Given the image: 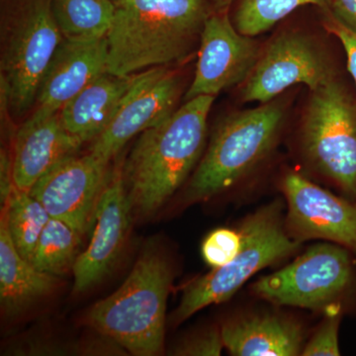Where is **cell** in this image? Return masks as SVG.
Segmentation results:
<instances>
[{
  "instance_id": "277c9868",
  "label": "cell",
  "mask_w": 356,
  "mask_h": 356,
  "mask_svg": "<svg viewBox=\"0 0 356 356\" xmlns=\"http://www.w3.org/2000/svg\"><path fill=\"white\" fill-rule=\"evenodd\" d=\"M286 120L282 99L234 112L220 121L185 192V202L208 200L242 181L273 153Z\"/></svg>"
},
{
  "instance_id": "f546056e",
  "label": "cell",
  "mask_w": 356,
  "mask_h": 356,
  "mask_svg": "<svg viewBox=\"0 0 356 356\" xmlns=\"http://www.w3.org/2000/svg\"><path fill=\"white\" fill-rule=\"evenodd\" d=\"M114 1H115V0H114Z\"/></svg>"
},
{
  "instance_id": "9c48e42d",
  "label": "cell",
  "mask_w": 356,
  "mask_h": 356,
  "mask_svg": "<svg viewBox=\"0 0 356 356\" xmlns=\"http://www.w3.org/2000/svg\"><path fill=\"white\" fill-rule=\"evenodd\" d=\"M339 76L329 51L305 32L276 35L266 47L254 69L242 83L243 102L264 104L277 98L295 84L311 90Z\"/></svg>"
},
{
  "instance_id": "4316f807",
  "label": "cell",
  "mask_w": 356,
  "mask_h": 356,
  "mask_svg": "<svg viewBox=\"0 0 356 356\" xmlns=\"http://www.w3.org/2000/svg\"><path fill=\"white\" fill-rule=\"evenodd\" d=\"M324 26L327 32L331 33L343 46L346 56V64L356 88V34L346 29L330 13H324Z\"/></svg>"
},
{
  "instance_id": "e0dca14e",
  "label": "cell",
  "mask_w": 356,
  "mask_h": 356,
  "mask_svg": "<svg viewBox=\"0 0 356 356\" xmlns=\"http://www.w3.org/2000/svg\"><path fill=\"white\" fill-rule=\"evenodd\" d=\"M222 343L232 355H301V325L275 313H254L229 321L221 329Z\"/></svg>"
},
{
  "instance_id": "8fae6325",
  "label": "cell",
  "mask_w": 356,
  "mask_h": 356,
  "mask_svg": "<svg viewBox=\"0 0 356 356\" xmlns=\"http://www.w3.org/2000/svg\"><path fill=\"white\" fill-rule=\"evenodd\" d=\"M280 187L286 201L285 225L295 241L323 240L356 257V200L336 195L296 172H287Z\"/></svg>"
},
{
  "instance_id": "5bb4252c",
  "label": "cell",
  "mask_w": 356,
  "mask_h": 356,
  "mask_svg": "<svg viewBox=\"0 0 356 356\" xmlns=\"http://www.w3.org/2000/svg\"><path fill=\"white\" fill-rule=\"evenodd\" d=\"M133 213L120 163L109 172L96 208L92 238L72 269L74 293L88 291L113 269L127 243Z\"/></svg>"
},
{
  "instance_id": "d4e9b609",
  "label": "cell",
  "mask_w": 356,
  "mask_h": 356,
  "mask_svg": "<svg viewBox=\"0 0 356 356\" xmlns=\"http://www.w3.org/2000/svg\"><path fill=\"white\" fill-rule=\"evenodd\" d=\"M343 314L339 311H331L325 314L324 321L310 341L304 346L301 355L304 356H339V332Z\"/></svg>"
},
{
  "instance_id": "7402d4cb",
  "label": "cell",
  "mask_w": 356,
  "mask_h": 356,
  "mask_svg": "<svg viewBox=\"0 0 356 356\" xmlns=\"http://www.w3.org/2000/svg\"><path fill=\"white\" fill-rule=\"evenodd\" d=\"M81 236L67 222L51 218L33 254L31 264L39 270L51 275H64L74 269Z\"/></svg>"
},
{
  "instance_id": "7a4b0ae2",
  "label": "cell",
  "mask_w": 356,
  "mask_h": 356,
  "mask_svg": "<svg viewBox=\"0 0 356 356\" xmlns=\"http://www.w3.org/2000/svg\"><path fill=\"white\" fill-rule=\"evenodd\" d=\"M213 11L209 0H115L107 72L133 76L184 60Z\"/></svg>"
},
{
  "instance_id": "4fadbf2b",
  "label": "cell",
  "mask_w": 356,
  "mask_h": 356,
  "mask_svg": "<svg viewBox=\"0 0 356 356\" xmlns=\"http://www.w3.org/2000/svg\"><path fill=\"white\" fill-rule=\"evenodd\" d=\"M198 50L195 76L185 100L216 96L242 84L257 64L262 47L254 37L236 29L228 11H213L204 24Z\"/></svg>"
},
{
  "instance_id": "6da1fadb",
  "label": "cell",
  "mask_w": 356,
  "mask_h": 356,
  "mask_svg": "<svg viewBox=\"0 0 356 356\" xmlns=\"http://www.w3.org/2000/svg\"><path fill=\"white\" fill-rule=\"evenodd\" d=\"M215 96L201 95L140 134L123 177L133 211L140 217L158 212L184 184L205 151L208 116Z\"/></svg>"
},
{
  "instance_id": "52a82bcc",
  "label": "cell",
  "mask_w": 356,
  "mask_h": 356,
  "mask_svg": "<svg viewBox=\"0 0 356 356\" xmlns=\"http://www.w3.org/2000/svg\"><path fill=\"white\" fill-rule=\"evenodd\" d=\"M238 229L242 250L229 264L212 268L185 286L173 323L180 324L206 307L227 301L255 273L290 257L301 245L288 233L280 201L255 211Z\"/></svg>"
},
{
  "instance_id": "30bf717a",
  "label": "cell",
  "mask_w": 356,
  "mask_h": 356,
  "mask_svg": "<svg viewBox=\"0 0 356 356\" xmlns=\"http://www.w3.org/2000/svg\"><path fill=\"white\" fill-rule=\"evenodd\" d=\"M182 88L179 74L166 67H152L138 74L113 119L93 140L89 152L109 163L132 138L177 110Z\"/></svg>"
},
{
  "instance_id": "5b68a950",
  "label": "cell",
  "mask_w": 356,
  "mask_h": 356,
  "mask_svg": "<svg viewBox=\"0 0 356 356\" xmlns=\"http://www.w3.org/2000/svg\"><path fill=\"white\" fill-rule=\"evenodd\" d=\"M53 0H1L0 79L8 110L19 115L36 103L44 70L64 39Z\"/></svg>"
},
{
  "instance_id": "9a60e30c",
  "label": "cell",
  "mask_w": 356,
  "mask_h": 356,
  "mask_svg": "<svg viewBox=\"0 0 356 356\" xmlns=\"http://www.w3.org/2000/svg\"><path fill=\"white\" fill-rule=\"evenodd\" d=\"M83 145L67 132L60 111L37 107L14 138L11 156L14 187L29 191L51 166L77 154Z\"/></svg>"
},
{
  "instance_id": "3957f363",
  "label": "cell",
  "mask_w": 356,
  "mask_h": 356,
  "mask_svg": "<svg viewBox=\"0 0 356 356\" xmlns=\"http://www.w3.org/2000/svg\"><path fill=\"white\" fill-rule=\"evenodd\" d=\"M172 280L170 259L158 248H147L118 290L91 307L86 323L134 355H158L165 343Z\"/></svg>"
},
{
  "instance_id": "ba28073f",
  "label": "cell",
  "mask_w": 356,
  "mask_h": 356,
  "mask_svg": "<svg viewBox=\"0 0 356 356\" xmlns=\"http://www.w3.org/2000/svg\"><path fill=\"white\" fill-rule=\"evenodd\" d=\"M261 299L310 310L356 309V257L332 243H317L287 266L252 285Z\"/></svg>"
},
{
  "instance_id": "83f0119b",
  "label": "cell",
  "mask_w": 356,
  "mask_h": 356,
  "mask_svg": "<svg viewBox=\"0 0 356 356\" xmlns=\"http://www.w3.org/2000/svg\"><path fill=\"white\" fill-rule=\"evenodd\" d=\"M331 13L346 29L356 34V0H332Z\"/></svg>"
},
{
  "instance_id": "7c38bea8",
  "label": "cell",
  "mask_w": 356,
  "mask_h": 356,
  "mask_svg": "<svg viewBox=\"0 0 356 356\" xmlns=\"http://www.w3.org/2000/svg\"><path fill=\"white\" fill-rule=\"evenodd\" d=\"M108 165L90 152L72 154L51 166L29 192L51 218L67 222L83 236L95 219Z\"/></svg>"
},
{
  "instance_id": "44dd1931",
  "label": "cell",
  "mask_w": 356,
  "mask_h": 356,
  "mask_svg": "<svg viewBox=\"0 0 356 356\" xmlns=\"http://www.w3.org/2000/svg\"><path fill=\"white\" fill-rule=\"evenodd\" d=\"M51 10L65 38L106 37L115 13L114 0H53Z\"/></svg>"
},
{
  "instance_id": "ac0fdd59",
  "label": "cell",
  "mask_w": 356,
  "mask_h": 356,
  "mask_svg": "<svg viewBox=\"0 0 356 356\" xmlns=\"http://www.w3.org/2000/svg\"><path fill=\"white\" fill-rule=\"evenodd\" d=\"M137 74L121 76L106 72L91 81L60 110L67 132L83 144L95 140L113 119Z\"/></svg>"
},
{
  "instance_id": "484cf974",
  "label": "cell",
  "mask_w": 356,
  "mask_h": 356,
  "mask_svg": "<svg viewBox=\"0 0 356 356\" xmlns=\"http://www.w3.org/2000/svg\"><path fill=\"white\" fill-rule=\"evenodd\" d=\"M221 329H212L186 337L175 346L173 355L217 356L221 355L222 348Z\"/></svg>"
},
{
  "instance_id": "ffe728a7",
  "label": "cell",
  "mask_w": 356,
  "mask_h": 356,
  "mask_svg": "<svg viewBox=\"0 0 356 356\" xmlns=\"http://www.w3.org/2000/svg\"><path fill=\"white\" fill-rule=\"evenodd\" d=\"M3 203L1 216L6 220L14 247L21 257L31 262L40 236L51 219L50 214L29 191L15 187Z\"/></svg>"
},
{
  "instance_id": "cb8c5ba5",
  "label": "cell",
  "mask_w": 356,
  "mask_h": 356,
  "mask_svg": "<svg viewBox=\"0 0 356 356\" xmlns=\"http://www.w3.org/2000/svg\"><path fill=\"white\" fill-rule=\"evenodd\" d=\"M243 247L240 229L219 228L206 236L201 247L204 261L212 268L229 264Z\"/></svg>"
},
{
  "instance_id": "f1b7e54d",
  "label": "cell",
  "mask_w": 356,
  "mask_h": 356,
  "mask_svg": "<svg viewBox=\"0 0 356 356\" xmlns=\"http://www.w3.org/2000/svg\"><path fill=\"white\" fill-rule=\"evenodd\" d=\"M214 11H228L234 0H209Z\"/></svg>"
},
{
  "instance_id": "d6986e66",
  "label": "cell",
  "mask_w": 356,
  "mask_h": 356,
  "mask_svg": "<svg viewBox=\"0 0 356 356\" xmlns=\"http://www.w3.org/2000/svg\"><path fill=\"white\" fill-rule=\"evenodd\" d=\"M58 285L57 276L43 273L21 257L0 219V303L2 313L15 318L24 313Z\"/></svg>"
},
{
  "instance_id": "2e32d148",
  "label": "cell",
  "mask_w": 356,
  "mask_h": 356,
  "mask_svg": "<svg viewBox=\"0 0 356 356\" xmlns=\"http://www.w3.org/2000/svg\"><path fill=\"white\" fill-rule=\"evenodd\" d=\"M108 44L100 38H65L44 70L37 92V107L60 111L91 81L107 72Z\"/></svg>"
},
{
  "instance_id": "8992f818",
  "label": "cell",
  "mask_w": 356,
  "mask_h": 356,
  "mask_svg": "<svg viewBox=\"0 0 356 356\" xmlns=\"http://www.w3.org/2000/svg\"><path fill=\"white\" fill-rule=\"evenodd\" d=\"M298 144L312 172L356 200V93L339 76L311 90Z\"/></svg>"
},
{
  "instance_id": "603a6c76",
  "label": "cell",
  "mask_w": 356,
  "mask_h": 356,
  "mask_svg": "<svg viewBox=\"0 0 356 356\" xmlns=\"http://www.w3.org/2000/svg\"><path fill=\"white\" fill-rule=\"evenodd\" d=\"M305 6H318L323 13H330L332 0H238L232 21L241 34L257 37Z\"/></svg>"
}]
</instances>
